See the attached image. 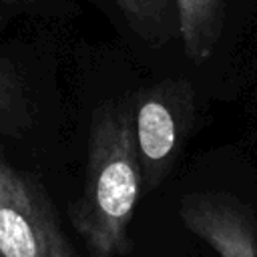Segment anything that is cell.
Masks as SVG:
<instances>
[{
    "instance_id": "6da1fadb",
    "label": "cell",
    "mask_w": 257,
    "mask_h": 257,
    "mask_svg": "<svg viewBox=\"0 0 257 257\" xmlns=\"http://www.w3.org/2000/svg\"><path fill=\"white\" fill-rule=\"evenodd\" d=\"M141 191L133 106L106 102L92 114L84 187L68 211L88 257H122L131 251V223Z\"/></svg>"
},
{
    "instance_id": "7a4b0ae2",
    "label": "cell",
    "mask_w": 257,
    "mask_h": 257,
    "mask_svg": "<svg viewBox=\"0 0 257 257\" xmlns=\"http://www.w3.org/2000/svg\"><path fill=\"white\" fill-rule=\"evenodd\" d=\"M0 257H76L42 189L14 169L0 179Z\"/></svg>"
},
{
    "instance_id": "3957f363",
    "label": "cell",
    "mask_w": 257,
    "mask_h": 257,
    "mask_svg": "<svg viewBox=\"0 0 257 257\" xmlns=\"http://www.w3.org/2000/svg\"><path fill=\"white\" fill-rule=\"evenodd\" d=\"M183 84H159L147 90L133 106L135 143L143 171V187L155 189L173 165L179 149L181 116L179 104L185 98Z\"/></svg>"
},
{
    "instance_id": "277c9868",
    "label": "cell",
    "mask_w": 257,
    "mask_h": 257,
    "mask_svg": "<svg viewBox=\"0 0 257 257\" xmlns=\"http://www.w3.org/2000/svg\"><path fill=\"white\" fill-rule=\"evenodd\" d=\"M179 217L219 257H257V221L239 199L223 193L185 195Z\"/></svg>"
},
{
    "instance_id": "5b68a950",
    "label": "cell",
    "mask_w": 257,
    "mask_h": 257,
    "mask_svg": "<svg viewBox=\"0 0 257 257\" xmlns=\"http://www.w3.org/2000/svg\"><path fill=\"white\" fill-rule=\"evenodd\" d=\"M177 26L187 56L201 64L205 62L221 36L223 0H175Z\"/></svg>"
},
{
    "instance_id": "8992f818",
    "label": "cell",
    "mask_w": 257,
    "mask_h": 257,
    "mask_svg": "<svg viewBox=\"0 0 257 257\" xmlns=\"http://www.w3.org/2000/svg\"><path fill=\"white\" fill-rule=\"evenodd\" d=\"M128 24L147 40L163 42L171 28V0H114Z\"/></svg>"
},
{
    "instance_id": "52a82bcc",
    "label": "cell",
    "mask_w": 257,
    "mask_h": 257,
    "mask_svg": "<svg viewBox=\"0 0 257 257\" xmlns=\"http://www.w3.org/2000/svg\"><path fill=\"white\" fill-rule=\"evenodd\" d=\"M22 102L20 86L12 74V70L0 60V120L10 116L16 110V104Z\"/></svg>"
},
{
    "instance_id": "ba28073f",
    "label": "cell",
    "mask_w": 257,
    "mask_h": 257,
    "mask_svg": "<svg viewBox=\"0 0 257 257\" xmlns=\"http://www.w3.org/2000/svg\"><path fill=\"white\" fill-rule=\"evenodd\" d=\"M8 169H10V167H8L6 163H2V161H0V179H2V177L8 173Z\"/></svg>"
}]
</instances>
